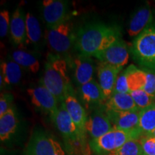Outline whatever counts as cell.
<instances>
[{"mask_svg":"<svg viewBox=\"0 0 155 155\" xmlns=\"http://www.w3.org/2000/svg\"><path fill=\"white\" fill-rule=\"evenodd\" d=\"M42 14L48 30L70 19L68 2L63 0H44Z\"/></svg>","mask_w":155,"mask_h":155,"instance_id":"8","label":"cell"},{"mask_svg":"<svg viewBox=\"0 0 155 155\" xmlns=\"http://www.w3.org/2000/svg\"><path fill=\"white\" fill-rule=\"evenodd\" d=\"M146 136H147V137H154L155 138V129L153 131H152V132L151 133H150V134H148L147 135H146Z\"/></svg>","mask_w":155,"mask_h":155,"instance_id":"33","label":"cell"},{"mask_svg":"<svg viewBox=\"0 0 155 155\" xmlns=\"http://www.w3.org/2000/svg\"><path fill=\"white\" fill-rule=\"evenodd\" d=\"M124 71L130 92L144 90L147 83V73L144 70L131 65L124 70Z\"/></svg>","mask_w":155,"mask_h":155,"instance_id":"22","label":"cell"},{"mask_svg":"<svg viewBox=\"0 0 155 155\" xmlns=\"http://www.w3.org/2000/svg\"><path fill=\"white\" fill-rule=\"evenodd\" d=\"M79 94L83 103L88 106L104 105L106 98L99 83L96 80L79 86Z\"/></svg>","mask_w":155,"mask_h":155,"instance_id":"18","label":"cell"},{"mask_svg":"<svg viewBox=\"0 0 155 155\" xmlns=\"http://www.w3.org/2000/svg\"><path fill=\"white\" fill-rule=\"evenodd\" d=\"M121 71L122 69L113 67L101 62L98 64V83L104 92L106 100L108 99L113 94L116 79Z\"/></svg>","mask_w":155,"mask_h":155,"instance_id":"16","label":"cell"},{"mask_svg":"<svg viewBox=\"0 0 155 155\" xmlns=\"http://www.w3.org/2000/svg\"><path fill=\"white\" fill-rule=\"evenodd\" d=\"M139 129L141 136H146L155 129V103L140 111Z\"/></svg>","mask_w":155,"mask_h":155,"instance_id":"25","label":"cell"},{"mask_svg":"<svg viewBox=\"0 0 155 155\" xmlns=\"http://www.w3.org/2000/svg\"><path fill=\"white\" fill-rule=\"evenodd\" d=\"M73 78L78 86L94 80L95 66L91 57L79 53L73 59Z\"/></svg>","mask_w":155,"mask_h":155,"instance_id":"15","label":"cell"},{"mask_svg":"<svg viewBox=\"0 0 155 155\" xmlns=\"http://www.w3.org/2000/svg\"><path fill=\"white\" fill-rule=\"evenodd\" d=\"M147 73V83L144 91L155 97V73L149 70L143 69Z\"/></svg>","mask_w":155,"mask_h":155,"instance_id":"32","label":"cell"},{"mask_svg":"<svg viewBox=\"0 0 155 155\" xmlns=\"http://www.w3.org/2000/svg\"><path fill=\"white\" fill-rule=\"evenodd\" d=\"M50 118L63 137L65 144V150L68 154L77 155L78 152H81L83 155H86L87 148L81 142L75 125L65 109L63 102L59 105L56 113Z\"/></svg>","mask_w":155,"mask_h":155,"instance_id":"4","label":"cell"},{"mask_svg":"<svg viewBox=\"0 0 155 155\" xmlns=\"http://www.w3.org/2000/svg\"><path fill=\"white\" fill-rule=\"evenodd\" d=\"M105 111L111 120L114 129L132 134L136 139L141 138V134L139 129L140 111H115L106 109Z\"/></svg>","mask_w":155,"mask_h":155,"instance_id":"10","label":"cell"},{"mask_svg":"<svg viewBox=\"0 0 155 155\" xmlns=\"http://www.w3.org/2000/svg\"><path fill=\"white\" fill-rule=\"evenodd\" d=\"M65 109L72 119L73 123L76 127L78 136L86 148L87 147V132L86 129L88 115L83 108L82 104L77 99L75 94H70L65 97L63 101Z\"/></svg>","mask_w":155,"mask_h":155,"instance_id":"9","label":"cell"},{"mask_svg":"<svg viewBox=\"0 0 155 155\" xmlns=\"http://www.w3.org/2000/svg\"><path fill=\"white\" fill-rule=\"evenodd\" d=\"M153 11L149 4L137 9L131 17L128 26V34L133 38L139 35L154 20Z\"/></svg>","mask_w":155,"mask_h":155,"instance_id":"14","label":"cell"},{"mask_svg":"<svg viewBox=\"0 0 155 155\" xmlns=\"http://www.w3.org/2000/svg\"><path fill=\"white\" fill-rule=\"evenodd\" d=\"M25 155H68L67 150L47 131L36 128L32 131L25 151Z\"/></svg>","mask_w":155,"mask_h":155,"instance_id":"5","label":"cell"},{"mask_svg":"<svg viewBox=\"0 0 155 155\" xmlns=\"http://www.w3.org/2000/svg\"><path fill=\"white\" fill-rule=\"evenodd\" d=\"M108 155H143L140 141L139 139H131L119 150Z\"/></svg>","mask_w":155,"mask_h":155,"instance_id":"27","label":"cell"},{"mask_svg":"<svg viewBox=\"0 0 155 155\" xmlns=\"http://www.w3.org/2000/svg\"><path fill=\"white\" fill-rule=\"evenodd\" d=\"M130 53L142 69L155 73V19L132 42Z\"/></svg>","mask_w":155,"mask_h":155,"instance_id":"3","label":"cell"},{"mask_svg":"<svg viewBox=\"0 0 155 155\" xmlns=\"http://www.w3.org/2000/svg\"><path fill=\"white\" fill-rule=\"evenodd\" d=\"M13 101V96L10 93L1 94L0 97V116L7 113L12 108V103Z\"/></svg>","mask_w":155,"mask_h":155,"instance_id":"31","label":"cell"},{"mask_svg":"<svg viewBox=\"0 0 155 155\" xmlns=\"http://www.w3.org/2000/svg\"><path fill=\"white\" fill-rule=\"evenodd\" d=\"M129 94L134 101L139 111L144 109L155 103V97L149 94L144 90H137L131 91Z\"/></svg>","mask_w":155,"mask_h":155,"instance_id":"26","label":"cell"},{"mask_svg":"<svg viewBox=\"0 0 155 155\" xmlns=\"http://www.w3.org/2000/svg\"><path fill=\"white\" fill-rule=\"evenodd\" d=\"M131 139H136L132 134L113 129L98 138L91 139L89 147L96 155H108Z\"/></svg>","mask_w":155,"mask_h":155,"instance_id":"6","label":"cell"},{"mask_svg":"<svg viewBox=\"0 0 155 155\" xmlns=\"http://www.w3.org/2000/svg\"><path fill=\"white\" fill-rule=\"evenodd\" d=\"M129 93H130V91L128 86L127 75H126L125 71H124L118 75L113 94H129Z\"/></svg>","mask_w":155,"mask_h":155,"instance_id":"28","label":"cell"},{"mask_svg":"<svg viewBox=\"0 0 155 155\" xmlns=\"http://www.w3.org/2000/svg\"><path fill=\"white\" fill-rule=\"evenodd\" d=\"M143 155H155V138L154 137H144L139 139Z\"/></svg>","mask_w":155,"mask_h":155,"instance_id":"29","label":"cell"},{"mask_svg":"<svg viewBox=\"0 0 155 155\" xmlns=\"http://www.w3.org/2000/svg\"><path fill=\"white\" fill-rule=\"evenodd\" d=\"M1 73L6 86L16 85L19 83L22 77V67L10 59L4 61L1 63Z\"/></svg>","mask_w":155,"mask_h":155,"instance_id":"21","label":"cell"},{"mask_svg":"<svg viewBox=\"0 0 155 155\" xmlns=\"http://www.w3.org/2000/svg\"><path fill=\"white\" fill-rule=\"evenodd\" d=\"M18 127V119L12 108L0 116V139L2 142H6L12 139L16 133Z\"/></svg>","mask_w":155,"mask_h":155,"instance_id":"20","label":"cell"},{"mask_svg":"<svg viewBox=\"0 0 155 155\" xmlns=\"http://www.w3.org/2000/svg\"><path fill=\"white\" fill-rule=\"evenodd\" d=\"M11 19H9V13L7 10H2L0 12V36L5 38L8 33L10 28Z\"/></svg>","mask_w":155,"mask_h":155,"instance_id":"30","label":"cell"},{"mask_svg":"<svg viewBox=\"0 0 155 155\" xmlns=\"http://www.w3.org/2000/svg\"><path fill=\"white\" fill-rule=\"evenodd\" d=\"M26 16L21 8H17L11 18L10 32L11 39L15 45L22 50L26 45Z\"/></svg>","mask_w":155,"mask_h":155,"instance_id":"17","label":"cell"},{"mask_svg":"<svg viewBox=\"0 0 155 155\" xmlns=\"http://www.w3.org/2000/svg\"><path fill=\"white\" fill-rule=\"evenodd\" d=\"M47 39L50 47L56 53L65 55L68 53L76 40L71 19L48 30Z\"/></svg>","mask_w":155,"mask_h":155,"instance_id":"7","label":"cell"},{"mask_svg":"<svg viewBox=\"0 0 155 155\" xmlns=\"http://www.w3.org/2000/svg\"><path fill=\"white\" fill-rule=\"evenodd\" d=\"M86 129L87 134L90 136L91 139L98 138L114 129L111 120L103 106L102 108L95 110L88 116Z\"/></svg>","mask_w":155,"mask_h":155,"instance_id":"13","label":"cell"},{"mask_svg":"<svg viewBox=\"0 0 155 155\" xmlns=\"http://www.w3.org/2000/svg\"><path fill=\"white\" fill-rule=\"evenodd\" d=\"M26 16V45H36L42 38V30L38 19L31 12H28Z\"/></svg>","mask_w":155,"mask_h":155,"instance_id":"24","label":"cell"},{"mask_svg":"<svg viewBox=\"0 0 155 155\" xmlns=\"http://www.w3.org/2000/svg\"><path fill=\"white\" fill-rule=\"evenodd\" d=\"M121 38V30L117 25L90 22L77 32L75 48L79 53L97 58Z\"/></svg>","mask_w":155,"mask_h":155,"instance_id":"1","label":"cell"},{"mask_svg":"<svg viewBox=\"0 0 155 155\" xmlns=\"http://www.w3.org/2000/svg\"><path fill=\"white\" fill-rule=\"evenodd\" d=\"M41 84L47 88L61 103L67 96L74 94L68 75L66 59L59 55L50 54L45 65Z\"/></svg>","mask_w":155,"mask_h":155,"instance_id":"2","label":"cell"},{"mask_svg":"<svg viewBox=\"0 0 155 155\" xmlns=\"http://www.w3.org/2000/svg\"><path fill=\"white\" fill-rule=\"evenodd\" d=\"M104 108L115 111H139L130 94H113L106 100Z\"/></svg>","mask_w":155,"mask_h":155,"instance_id":"19","label":"cell"},{"mask_svg":"<svg viewBox=\"0 0 155 155\" xmlns=\"http://www.w3.org/2000/svg\"><path fill=\"white\" fill-rule=\"evenodd\" d=\"M11 58L19 66L28 69L32 73H38L40 70V62L38 58L25 50H14L11 54Z\"/></svg>","mask_w":155,"mask_h":155,"instance_id":"23","label":"cell"},{"mask_svg":"<svg viewBox=\"0 0 155 155\" xmlns=\"http://www.w3.org/2000/svg\"><path fill=\"white\" fill-rule=\"evenodd\" d=\"M100 62L111 66L123 69L129 58V50L122 38L116 40L98 58Z\"/></svg>","mask_w":155,"mask_h":155,"instance_id":"12","label":"cell"},{"mask_svg":"<svg viewBox=\"0 0 155 155\" xmlns=\"http://www.w3.org/2000/svg\"><path fill=\"white\" fill-rule=\"evenodd\" d=\"M33 105L44 113L53 116L58 111V100L43 85L30 88L27 91Z\"/></svg>","mask_w":155,"mask_h":155,"instance_id":"11","label":"cell"}]
</instances>
